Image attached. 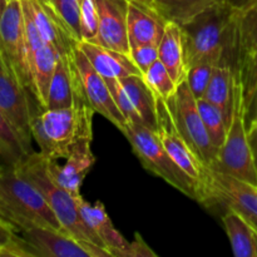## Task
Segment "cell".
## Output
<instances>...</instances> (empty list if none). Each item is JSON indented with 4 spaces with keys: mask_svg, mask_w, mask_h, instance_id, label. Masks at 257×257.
I'll return each mask as SVG.
<instances>
[{
    "mask_svg": "<svg viewBox=\"0 0 257 257\" xmlns=\"http://www.w3.org/2000/svg\"><path fill=\"white\" fill-rule=\"evenodd\" d=\"M187 68L200 62L227 64L236 74L238 47L233 5L217 0L187 24L182 25Z\"/></svg>",
    "mask_w": 257,
    "mask_h": 257,
    "instance_id": "6da1fadb",
    "label": "cell"
},
{
    "mask_svg": "<svg viewBox=\"0 0 257 257\" xmlns=\"http://www.w3.org/2000/svg\"><path fill=\"white\" fill-rule=\"evenodd\" d=\"M20 233L39 257H110L105 248L82 242L62 230L33 227Z\"/></svg>",
    "mask_w": 257,
    "mask_h": 257,
    "instance_id": "4fadbf2b",
    "label": "cell"
},
{
    "mask_svg": "<svg viewBox=\"0 0 257 257\" xmlns=\"http://www.w3.org/2000/svg\"><path fill=\"white\" fill-rule=\"evenodd\" d=\"M233 22L240 62L242 58L257 53V0H242L235 5Z\"/></svg>",
    "mask_w": 257,
    "mask_h": 257,
    "instance_id": "484cf974",
    "label": "cell"
},
{
    "mask_svg": "<svg viewBox=\"0 0 257 257\" xmlns=\"http://www.w3.org/2000/svg\"><path fill=\"white\" fill-rule=\"evenodd\" d=\"M236 80L237 78L230 65H215L212 77L203 95L206 100L215 104L223 113L228 127L232 119L233 105H235Z\"/></svg>",
    "mask_w": 257,
    "mask_h": 257,
    "instance_id": "603a6c76",
    "label": "cell"
},
{
    "mask_svg": "<svg viewBox=\"0 0 257 257\" xmlns=\"http://www.w3.org/2000/svg\"><path fill=\"white\" fill-rule=\"evenodd\" d=\"M132 102L141 122L155 131L157 128V95L143 79V75L133 74L119 79Z\"/></svg>",
    "mask_w": 257,
    "mask_h": 257,
    "instance_id": "d4e9b609",
    "label": "cell"
},
{
    "mask_svg": "<svg viewBox=\"0 0 257 257\" xmlns=\"http://www.w3.org/2000/svg\"><path fill=\"white\" fill-rule=\"evenodd\" d=\"M197 107L211 142L216 148L220 150L225 143L228 132V124L226 122L225 115L215 104L206 100L205 98L197 99Z\"/></svg>",
    "mask_w": 257,
    "mask_h": 257,
    "instance_id": "f546056e",
    "label": "cell"
},
{
    "mask_svg": "<svg viewBox=\"0 0 257 257\" xmlns=\"http://www.w3.org/2000/svg\"><path fill=\"white\" fill-rule=\"evenodd\" d=\"M73 40L79 43L82 40L80 33V10L83 0H48Z\"/></svg>",
    "mask_w": 257,
    "mask_h": 257,
    "instance_id": "4dcf8cb0",
    "label": "cell"
},
{
    "mask_svg": "<svg viewBox=\"0 0 257 257\" xmlns=\"http://www.w3.org/2000/svg\"><path fill=\"white\" fill-rule=\"evenodd\" d=\"M157 253L146 243L142 236L136 233L132 241H128V245L120 250L115 257H156Z\"/></svg>",
    "mask_w": 257,
    "mask_h": 257,
    "instance_id": "8d00e7d4",
    "label": "cell"
},
{
    "mask_svg": "<svg viewBox=\"0 0 257 257\" xmlns=\"http://www.w3.org/2000/svg\"><path fill=\"white\" fill-rule=\"evenodd\" d=\"M156 133L160 137L163 147L167 151L176 165L187 173L200 187V200L202 183L207 167L200 161L196 153L191 150L188 143L181 135L173 120L172 113L167 104V100L157 95V128ZM198 200V202H200Z\"/></svg>",
    "mask_w": 257,
    "mask_h": 257,
    "instance_id": "7c38bea8",
    "label": "cell"
},
{
    "mask_svg": "<svg viewBox=\"0 0 257 257\" xmlns=\"http://www.w3.org/2000/svg\"><path fill=\"white\" fill-rule=\"evenodd\" d=\"M130 0H94L98 14V42L117 52L130 55L127 14Z\"/></svg>",
    "mask_w": 257,
    "mask_h": 257,
    "instance_id": "5bb4252c",
    "label": "cell"
},
{
    "mask_svg": "<svg viewBox=\"0 0 257 257\" xmlns=\"http://www.w3.org/2000/svg\"><path fill=\"white\" fill-rule=\"evenodd\" d=\"M79 80L70 54L58 55L45 109H62L74 104Z\"/></svg>",
    "mask_w": 257,
    "mask_h": 257,
    "instance_id": "ffe728a7",
    "label": "cell"
},
{
    "mask_svg": "<svg viewBox=\"0 0 257 257\" xmlns=\"http://www.w3.org/2000/svg\"><path fill=\"white\" fill-rule=\"evenodd\" d=\"M222 2L230 3L231 5H233V7H235V5H238V4H240V3L242 2V0H222Z\"/></svg>",
    "mask_w": 257,
    "mask_h": 257,
    "instance_id": "60d3db41",
    "label": "cell"
},
{
    "mask_svg": "<svg viewBox=\"0 0 257 257\" xmlns=\"http://www.w3.org/2000/svg\"><path fill=\"white\" fill-rule=\"evenodd\" d=\"M90 145L92 141H83L74 146L65 158L64 165H59L58 160L47 157L48 172L52 180L74 197L80 196L83 181L97 161Z\"/></svg>",
    "mask_w": 257,
    "mask_h": 257,
    "instance_id": "9a60e30c",
    "label": "cell"
},
{
    "mask_svg": "<svg viewBox=\"0 0 257 257\" xmlns=\"http://www.w3.org/2000/svg\"><path fill=\"white\" fill-rule=\"evenodd\" d=\"M104 80L107 82V85L108 88H109L110 93H112V97L113 99H114L115 104H117L118 109L120 110L123 117H124L125 120H127V124L128 123H142L141 122L140 115H138V113L136 112L135 107H133L132 102H131V99L128 98L127 93H125L120 80L119 79H104Z\"/></svg>",
    "mask_w": 257,
    "mask_h": 257,
    "instance_id": "e575fe53",
    "label": "cell"
},
{
    "mask_svg": "<svg viewBox=\"0 0 257 257\" xmlns=\"http://www.w3.org/2000/svg\"><path fill=\"white\" fill-rule=\"evenodd\" d=\"M17 235L18 233L14 226L0 216V250L9 245Z\"/></svg>",
    "mask_w": 257,
    "mask_h": 257,
    "instance_id": "74e56055",
    "label": "cell"
},
{
    "mask_svg": "<svg viewBox=\"0 0 257 257\" xmlns=\"http://www.w3.org/2000/svg\"><path fill=\"white\" fill-rule=\"evenodd\" d=\"M130 58L143 75V73L147 72L153 63L160 59L158 45L141 44L132 47L130 49Z\"/></svg>",
    "mask_w": 257,
    "mask_h": 257,
    "instance_id": "d590c367",
    "label": "cell"
},
{
    "mask_svg": "<svg viewBox=\"0 0 257 257\" xmlns=\"http://www.w3.org/2000/svg\"><path fill=\"white\" fill-rule=\"evenodd\" d=\"M143 79L156 93V95L166 100L170 99L177 92L178 84L173 80L170 72L166 69L160 59L153 63L147 72L143 73Z\"/></svg>",
    "mask_w": 257,
    "mask_h": 257,
    "instance_id": "1f68e13d",
    "label": "cell"
},
{
    "mask_svg": "<svg viewBox=\"0 0 257 257\" xmlns=\"http://www.w3.org/2000/svg\"><path fill=\"white\" fill-rule=\"evenodd\" d=\"M77 205L85 225L102 241L105 250L110 253V257L117 256V253L128 245V241L114 227L104 205L100 201L89 203L82 196L77 197Z\"/></svg>",
    "mask_w": 257,
    "mask_h": 257,
    "instance_id": "ac0fdd59",
    "label": "cell"
},
{
    "mask_svg": "<svg viewBox=\"0 0 257 257\" xmlns=\"http://www.w3.org/2000/svg\"><path fill=\"white\" fill-rule=\"evenodd\" d=\"M222 225L236 257H257V228L237 211L226 208Z\"/></svg>",
    "mask_w": 257,
    "mask_h": 257,
    "instance_id": "cb8c5ba5",
    "label": "cell"
},
{
    "mask_svg": "<svg viewBox=\"0 0 257 257\" xmlns=\"http://www.w3.org/2000/svg\"><path fill=\"white\" fill-rule=\"evenodd\" d=\"M243 105L246 128L257 124V53L240 59L236 70Z\"/></svg>",
    "mask_w": 257,
    "mask_h": 257,
    "instance_id": "4316f807",
    "label": "cell"
},
{
    "mask_svg": "<svg viewBox=\"0 0 257 257\" xmlns=\"http://www.w3.org/2000/svg\"><path fill=\"white\" fill-rule=\"evenodd\" d=\"M167 104L178 131L191 150L196 153L206 167H210L217 157L218 148L212 145L208 137L198 110L197 99L192 94L186 80L178 84L177 92L170 99H167Z\"/></svg>",
    "mask_w": 257,
    "mask_h": 257,
    "instance_id": "52a82bcc",
    "label": "cell"
},
{
    "mask_svg": "<svg viewBox=\"0 0 257 257\" xmlns=\"http://www.w3.org/2000/svg\"><path fill=\"white\" fill-rule=\"evenodd\" d=\"M58 55L59 54L53 45L44 43L30 58L32 94L42 109H45L47 107L48 94L54 75Z\"/></svg>",
    "mask_w": 257,
    "mask_h": 257,
    "instance_id": "7402d4cb",
    "label": "cell"
},
{
    "mask_svg": "<svg viewBox=\"0 0 257 257\" xmlns=\"http://www.w3.org/2000/svg\"><path fill=\"white\" fill-rule=\"evenodd\" d=\"M0 50L23 84L32 93L29 53L20 0H10L0 20Z\"/></svg>",
    "mask_w": 257,
    "mask_h": 257,
    "instance_id": "8fae6325",
    "label": "cell"
},
{
    "mask_svg": "<svg viewBox=\"0 0 257 257\" xmlns=\"http://www.w3.org/2000/svg\"><path fill=\"white\" fill-rule=\"evenodd\" d=\"M158 58L170 72L177 84H181L187 77L185 40L182 28L176 23L168 22L165 33L158 44Z\"/></svg>",
    "mask_w": 257,
    "mask_h": 257,
    "instance_id": "44dd1931",
    "label": "cell"
},
{
    "mask_svg": "<svg viewBox=\"0 0 257 257\" xmlns=\"http://www.w3.org/2000/svg\"><path fill=\"white\" fill-rule=\"evenodd\" d=\"M211 170L226 173L237 180L257 186V167L252 150L248 142L247 128L243 119V105L241 89L236 80L235 105L227 137L218 150L217 157L210 166Z\"/></svg>",
    "mask_w": 257,
    "mask_h": 257,
    "instance_id": "8992f818",
    "label": "cell"
},
{
    "mask_svg": "<svg viewBox=\"0 0 257 257\" xmlns=\"http://www.w3.org/2000/svg\"><path fill=\"white\" fill-rule=\"evenodd\" d=\"M0 216L20 232L33 227L64 231L43 193L18 168L0 170Z\"/></svg>",
    "mask_w": 257,
    "mask_h": 257,
    "instance_id": "3957f363",
    "label": "cell"
},
{
    "mask_svg": "<svg viewBox=\"0 0 257 257\" xmlns=\"http://www.w3.org/2000/svg\"><path fill=\"white\" fill-rule=\"evenodd\" d=\"M78 47L104 79H122L133 74L142 75L125 53L89 42H79Z\"/></svg>",
    "mask_w": 257,
    "mask_h": 257,
    "instance_id": "d6986e66",
    "label": "cell"
},
{
    "mask_svg": "<svg viewBox=\"0 0 257 257\" xmlns=\"http://www.w3.org/2000/svg\"><path fill=\"white\" fill-rule=\"evenodd\" d=\"M29 7L43 40L53 45L59 55L70 54L77 42L73 40L67 28L48 0H24Z\"/></svg>",
    "mask_w": 257,
    "mask_h": 257,
    "instance_id": "e0dca14e",
    "label": "cell"
},
{
    "mask_svg": "<svg viewBox=\"0 0 257 257\" xmlns=\"http://www.w3.org/2000/svg\"><path fill=\"white\" fill-rule=\"evenodd\" d=\"M216 64L211 62H200L191 65L187 69V77L186 82L188 83L191 92L195 95L196 99L203 98L207 85L212 77L213 68Z\"/></svg>",
    "mask_w": 257,
    "mask_h": 257,
    "instance_id": "d6a6232c",
    "label": "cell"
},
{
    "mask_svg": "<svg viewBox=\"0 0 257 257\" xmlns=\"http://www.w3.org/2000/svg\"><path fill=\"white\" fill-rule=\"evenodd\" d=\"M30 95L32 93L0 50V109L19 133L25 146L34 151L32 148V118L39 108H33Z\"/></svg>",
    "mask_w": 257,
    "mask_h": 257,
    "instance_id": "9c48e42d",
    "label": "cell"
},
{
    "mask_svg": "<svg viewBox=\"0 0 257 257\" xmlns=\"http://www.w3.org/2000/svg\"><path fill=\"white\" fill-rule=\"evenodd\" d=\"M123 135L132 146L133 153L148 172L162 178L190 198L200 200L198 185L176 165L155 131L142 123H128Z\"/></svg>",
    "mask_w": 257,
    "mask_h": 257,
    "instance_id": "5b68a950",
    "label": "cell"
},
{
    "mask_svg": "<svg viewBox=\"0 0 257 257\" xmlns=\"http://www.w3.org/2000/svg\"><path fill=\"white\" fill-rule=\"evenodd\" d=\"M248 136V142H250L251 150H252L253 158H255V163L257 167V124L255 127H252L251 130L247 131Z\"/></svg>",
    "mask_w": 257,
    "mask_h": 257,
    "instance_id": "f35d334b",
    "label": "cell"
},
{
    "mask_svg": "<svg viewBox=\"0 0 257 257\" xmlns=\"http://www.w3.org/2000/svg\"><path fill=\"white\" fill-rule=\"evenodd\" d=\"M200 203L231 208L247 218L257 228V186L226 173L207 168Z\"/></svg>",
    "mask_w": 257,
    "mask_h": 257,
    "instance_id": "ba28073f",
    "label": "cell"
},
{
    "mask_svg": "<svg viewBox=\"0 0 257 257\" xmlns=\"http://www.w3.org/2000/svg\"><path fill=\"white\" fill-rule=\"evenodd\" d=\"M166 22L180 27L197 17L200 13L215 4L217 0H145Z\"/></svg>",
    "mask_w": 257,
    "mask_h": 257,
    "instance_id": "83f0119b",
    "label": "cell"
},
{
    "mask_svg": "<svg viewBox=\"0 0 257 257\" xmlns=\"http://www.w3.org/2000/svg\"><path fill=\"white\" fill-rule=\"evenodd\" d=\"M80 42H98V14L94 0H83L80 10Z\"/></svg>",
    "mask_w": 257,
    "mask_h": 257,
    "instance_id": "836d02e7",
    "label": "cell"
},
{
    "mask_svg": "<svg viewBox=\"0 0 257 257\" xmlns=\"http://www.w3.org/2000/svg\"><path fill=\"white\" fill-rule=\"evenodd\" d=\"M94 113L80 87L72 107L35 110L32 118V136L39 152L53 160H65L74 146L93 140Z\"/></svg>",
    "mask_w": 257,
    "mask_h": 257,
    "instance_id": "7a4b0ae2",
    "label": "cell"
},
{
    "mask_svg": "<svg viewBox=\"0 0 257 257\" xmlns=\"http://www.w3.org/2000/svg\"><path fill=\"white\" fill-rule=\"evenodd\" d=\"M17 168L43 193L65 232L82 242L93 243L104 248L102 241L83 221L77 205V197L52 180L44 155L39 151H34Z\"/></svg>",
    "mask_w": 257,
    "mask_h": 257,
    "instance_id": "277c9868",
    "label": "cell"
},
{
    "mask_svg": "<svg viewBox=\"0 0 257 257\" xmlns=\"http://www.w3.org/2000/svg\"><path fill=\"white\" fill-rule=\"evenodd\" d=\"M166 22L145 0H130L127 14V35L130 49L141 44H160Z\"/></svg>",
    "mask_w": 257,
    "mask_h": 257,
    "instance_id": "2e32d148",
    "label": "cell"
},
{
    "mask_svg": "<svg viewBox=\"0 0 257 257\" xmlns=\"http://www.w3.org/2000/svg\"><path fill=\"white\" fill-rule=\"evenodd\" d=\"M32 152L0 109V170L17 168Z\"/></svg>",
    "mask_w": 257,
    "mask_h": 257,
    "instance_id": "f1b7e54d",
    "label": "cell"
},
{
    "mask_svg": "<svg viewBox=\"0 0 257 257\" xmlns=\"http://www.w3.org/2000/svg\"><path fill=\"white\" fill-rule=\"evenodd\" d=\"M70 57L77 72L80 90L93 110L109 120L120 132H124L127 128V120L118 109L107 82L79 49L78 43L73 47Z\"/></svg>",
    "mask_w": 257,
    "mask_h": 257,
    "instance_id": "30bf717a",
    "label": "cell"
},
{
    "mask_svg": "<svg viewBox=\"0 0 257 257\" xmlns=\"http://www.w3.org/2000/svg\"><path fill=\"white\" fill-rule=\"evenodd\" d=\"M9 2L10 0H0V20H2L3 14H4L5 9H7V7H8V3Z\"/></svg>",
    "mask_w": 257,
    "mask_h": 257,
    "instance_id": "ab89813d",
    "label": "cell"
}]
</instances>
